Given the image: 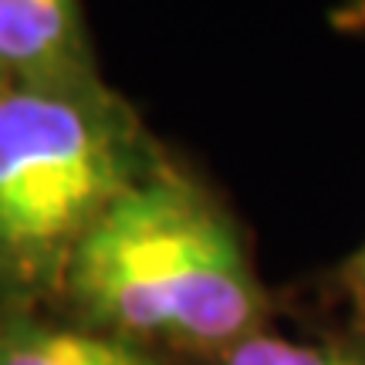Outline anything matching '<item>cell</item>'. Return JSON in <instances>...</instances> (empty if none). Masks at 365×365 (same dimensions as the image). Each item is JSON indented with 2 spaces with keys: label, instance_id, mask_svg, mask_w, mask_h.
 <instances>
[{
  "label": "cell",
  "instance_id": "obj_5",
  "mask_svg": "<svg viewBox=\"0 0 365 365\" xmlns=\"http://www.w3.org/2000/svg\"><path fill=\"white\" fill-rule=\"evenodd\" d=\"M217 365H365L362 341H294L257 331L217 355Z\"/></svg>",
  "mask_w": 365,
  "mask_h": 365
},
{
  "label": "cell",
  "instance_id": "obj_2",
  "mask_svg": "<svg viewBox=\"0 0 365 365\" xmlns=\"http://www.w3.org/2000/svg\"><path fill=\"white\" fill-rule=\"evenodd\" d=\"M166 156L118 91L0 95V291L65 284L81 237Z\"/></svg>",
  "mask_w": 365,
  "mask_h": 365
},
{
  "label": "cell",
  "instance_id": "obj_1",
  "mask_svg": "<svg viewBox=\"0 0 365 365\" xmlns=\"http://www.w3.org/2000/svg\"><path fill=\"white\" fill-rule=\"evenodd\" d=\"M61 291L95 331L213 359L271 314L234 217L170 156L81 237Z\"/></svg>",
  "mask_w": 365,
  "mask_h": 365
},
{
  "label": "cell",
  "instance_id": "obj_3",
  "mask_svg": "<svg viewBox=\"0 0 365 365\" xmlns=\"http://www.w3.org/2000/svg\"><path fill=\"white\" fill-rule=\"evenodd\" d=\"M0 65L21 88L75 95L108 88L78 0H0Z\"/></svg>",
  "mask_w": 365,
  "mask_h": 365
},
{
  "label": "cell",
  "instance_id": "obj_4",
  "mask_svg": "<svg viewBox=\"0 0 365 365\" xmlns=\"http://www.w3.org/2000/svg\"><path fill=\"white\" fill-rule=\"evenodd\" d=\"M0 365H163L135 341L95 328H51L0 318Z\"/></svg>",
  "mask_w": 365,
  "mask_h": 365
},
{
  "label": "cell",
  "instance_id": "obj_7",
  "mask_svg": "<svg viewBox=\"0 0 365 365\" xmlns=\"http://www.w3.org/2000/svg\"><path fill=\"white\" fill-rule=\"evenodd\" d=\"M328 27L345 38H365V0H339L328 14Z\"/></svg>",
  "mask_w": 365,
  "mask_h": 365
},
{
  "label": "cell",
  "instance_id": "obj_8",
  "mask_svg": "<svg viewBox=\"0 0 365 365\" xmlns=\"http://www.w3.org/2000/svg\"><path fill=\"white\" fill-rule=\"evenodd\" d=\"M11 88V81H7V71H4V65H0V95Z\"/></svg>",
  "mask_w": 365,
  "mask_h": 365
},
{
  "label": "cell",
  "instance_id": "obj_6",
  "mask_svg": "<svg viewBox=\"0 0 365 365\" xmlns=\"http://www.w3.org/2000/svg\"><path fill=\"white\" fill-rule=\"evenodd\" d=\"M339 284H341V291H345L349 304H352L355 328H359V341L365 345V244L355 250L349 261L341 264Z\"/></svg>",
  "mask_w": 365,
  "mask_h": 365
}]
</instances>
